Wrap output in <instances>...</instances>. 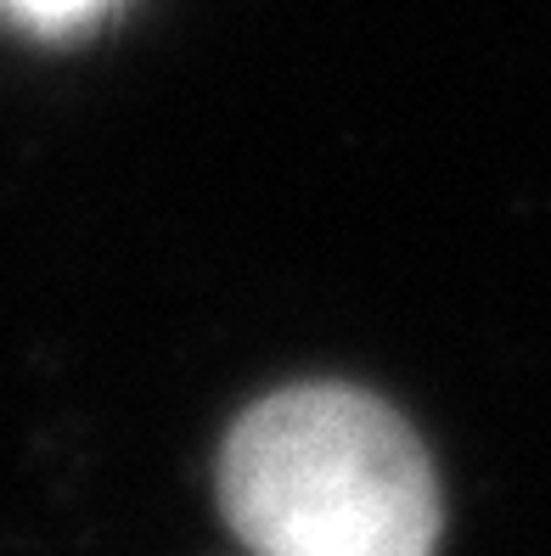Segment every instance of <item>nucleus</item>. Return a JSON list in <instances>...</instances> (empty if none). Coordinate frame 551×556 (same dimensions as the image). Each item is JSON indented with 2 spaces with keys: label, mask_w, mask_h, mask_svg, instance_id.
Here are the masks:
<instances>
[{
  "label": "nucleus",
  "mask_w": 551,
  "mask_h": 556,
  "mask_svg": "<svg viewBox=\"0 0 551 556\" xmlns=\"http://www.w3.org/2000/svg\"><path fill=\"white\" fill-rule=\"evenodd\" d=\"M220 511L253 556H434L439 478L411 421L349 382L248 405L220 444Z\"/></svg>",
  "instance_id": "1"
},
{
  "label": "nucleus",
  "mask_w": 551,
  "mask_h": 556,
  "mask_svg": "<svg viewBox=\"0 0 551 556\" xmlns=\"http://www.w3.org/2000/svg\"><path fill=\"white\" fill-rule=\"evenodd\" d=\"M7 7L17 12V17H28V23H46V28H68V23H79V17H90L102 0H7Z\"/></svg>",
  "instance_id": "2"
}]
</instances>
